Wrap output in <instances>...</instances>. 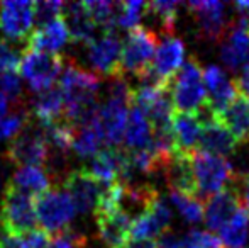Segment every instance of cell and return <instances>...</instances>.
I'll return each mask as SVG.
<instances>
[{"label":"cell","instance_id":"cell-7","mask_svg":"<svg viewBox=\"0 0 249 248\" xmlns=\"http://www.w3.org/2000/svg\"><path fill=\"white\" fill-rule=\"evenodd\" d=\"M158 48V38L153 31L138 26L127 31V38L122 43L121 72L132 73L136 78L142 75L151 66Z\"/></svg>","mask_w":249,"mask_h":248},{"label":"cell","instance_id":"cell-8","mask_svg":"<svg viewBox=\"0 0 249 248\" xmlns=\"http://www.w3.org/2000/svg\"><path fill=\"white\" fill-rule=\"evenodd\" d=\"M108 187L110 186H104L85 169L73 170L65 179V191L80 212H95Z\"/></svg>","mask_w":249,"mask_h":248},{"label":"cell","instance_id":"cell-35","mask_svg":"<svg viewBox=\"0 0 249 248\" xmlns=\"http://www.w3.org/2000/svg\"><path fill=\"white\" fill-rule=\"evenodd\" d=\"M146 10H149L154 17L161 22L166 33H171L178 19V3L177 2H164V0H156L149 2Z\"/></svg>","mask_w":249,"mask_h":248},{"label":"cell","instance_id":"cell-20","mask_svg":"<svg viewBox=\"0 0 249 248\" xmlns=\"http://www.w3.org/2000/svg\"><path fill=\"white\" fill-rule=\"evenodd\" d=\"M171 131H173L178 153L192 155L197 152L198 139L202 134V121L197 114L175 113L171 119Z\"/></svg>","mask_w":249,"mask_h":248},{"label":"cell","instance_id":"cell-41","mask_svg":"<svg viewBox=\"0 0 249 248\" xmlns=\"http://www.w3.org/2000/svg\"><path fill=\"white\" fill-rule=\"evenodd\" d=\"M236 87H237V90H239L241 95L246 97L249 100V63L244 66L241 75L236 78Z\"/></svg>","mask_w":249,"mask_h":248},{"label":"cell","instance_id":"cell-43","mask_svg":"<svg viewBox=\"0 0 249 248\" xmlns=\"http://www.w3.org/2000/svg\"><path fill=\"white\" fill-rule=\"evenodd\" d=\"M129 248H160L154 240H142V242H131Z\"/></svg>","mask_w":249,"mask_h":248},{"label":"cell","instance_id":"cell-42","mask_svg":"<svg viewBox=\"0 0 249 248\" xmlns=\"http://www.w3.org/2000/svg\"><path fill=\"white\" fill-rule=\"evenodd\" d=\"M237 187H239L241 204H243L244 211H246L249 216V175L244 177V179L241 180V184H237Z\"/></svg>","mask_w":249,"mask_h":248},{"label":"cell","instance_id":"cell-16","mask_svg":"<svg viewBox=\"0 0 249 248\" xmlns=\"http://www.w3.org/2000/svg\"><path fill=\"white\" fill-rule=\"evenodd\" d=\"M237 145L239 143L236 141V138L215 116L202 121V134L198 139L197 152L226 158L236 152Z\"/></svg>","mask_w":249,"mask_h":248},{"label":"cell","instance_id":"cell-25","mask_svg":"<svg viewBox=\"0 0 249 248\" xmlns=\"http://www.w3.org/2000/svg\"><path fill=\"white\" fill-rule=\"evenodd\" d=\"M153 124L149 123V119L146 117V114L142 113L139 107L131 106L127 116V126H125V148L127 150H146L149 148L151 141H153Z\"/></svg>","mask_w":249,"mask_h":248},{"label":"cell","instance_id":"cell-17","mask_svg":"<svg viewBox=\"0 0 249 248\" xmlns=\"http://www.w3.org/2000/svg\"><path fill=\"white\" fill-rule=\"evenodd\" d=\"M95 218L97 226H99V235L105 245L108 248H129L132 242L131 216L117 209V211L108 212H95Z\"/></svg>","mask_w":249,"mask_h":248},{"label":"cell","instance_id":"cell-23","mask_svg":"<svg viewBox=\"0 0 249 248\" xmlns=\"http://www.w3.org/2000/svg\"><path fill=\"white\" fill-rule=\"evenodd\" d=\"M31 111L44 128L65 119V99L59 87H51L43 92H37Z\"/></svg>","mask_w":249,"mask_h":248},{"label":"cell","instance_id":"cell-38","mask_svg":"<svg viewBox=\"0 0 249 248\" xmlns=\"http://www.w3.org/2000/svg\"><path fill=\"white\" fill-rule=\"evenodd\" d=\"M87 245V238L78 231L65 229L58 235L51 236V242L44 248H83Z\"/></svg>","mask_w":249,"mask_h":248},{"label":"cell","instance_id":"cell-21","mask_svg":"<svg viewBox=\"0 0 249 248\" xmlns=\"http://www.w3.org/2000/svg\"><path fill=\"white\" fill-rule=\"evenodd\" d=\"M70 39V31L65 19H59L48 22L44 26L37 27L34 33L27 38V50L44 51V53H56L66 41Z\"/></svg>","mask_w":249,"mask_h":248},{"label":"cell","instance_id":"cell-31","mask_svg":"<svg viewBox=\"0 0 249 248\" xmlns=\"http://www.w3.org/2000/svg\"><path fill=\"white\" fill-rule=\"evenodd\" d=\"M170 199L178 209L185 221L188 223H198L205 218V204L200 199L194 197V195L180 194V192L170 191Z\"/></svg>","mask_w":249,"mask_h":248},{"label":"cell","instance_id":"cell-39","mask_svg":"<svg viewBox=\"0 0 249 248\" xmlns=\"http://www.w3.org/2000/svg\"><path fill=\"white\" fill-rule=\"evenodd\" d=\"M20 65L19 51L14 50L5 39H0V73L17 72Z\"/></svg>","mask_w":249,"mask_h":248},{"label":"cell","instance_id":"cell-4","mask_svg":"<svg viewBox=\"0 0 249 248\" xmlns=\"http://www.w3.org/2000/svg\"><path fill=\"white\" fill-rule=\"evenodd\" d=\"M76 208L68 192L59 187L48 189L36 197V214L41 229L50 236L68 229V225L75 218Z\"/></svg>","mask_w":249,"mask_h":248},{"label":"cell","instance_id":"cell-34","mask_svg":"<svg viewBox=\"0 0 249 248\" xmlns=\"http://www.w3.org/2000/svg\"><path fill=\"white\" fill-rule=\"evenodd\" d=\"M146 7H148V3L139 2V0H129V2L117 3V26H121L125 31L138 27L142 10H146Z\"/></svg>","mask_w":249,"mask_h":248},{"label":"cell","instance_id":"cell-10","mask_svg":"<svg viewBox=\"0 0 249 248\" xmlns=\"http://www.w3.org/2000/svg\"><path fill=\"white\" fill-rule=\"evenodd\" d=\"M89 60L93 70L105 76L121 78V61H122V41L115 33L102 34L93 43L89 44Z\"/></svg>","mask_w":249,"mask_h":248},{"label":"cell","instance_id":"cell-24","mask_svg":"<svg viewBox=\"0 0 249 248\" xmlns=\"http://www.w3.org/2000/svg\"><path fill=\"white\" fill-rule=\"evenodd\" d=\"M217 119L229 129L239 145L249 143V100L246 97L239 94Z\"/></svg>","mask_w":249,"mask_h":248},{"label":"cell","instance_id":"cell-15","mask_svg":"<svg viewBox=\"0 0 249 248\" xmlns=\"http://www.w3.org/2000/svg\"><path fill=\"white\" fill-rule=\"evenodd\" d=\"M185 43L177 36H168L158 44L153 63L149 68L160 80L170 85V80L183 66L185 60Z\"/></svg>","mask_w":249,"mask_h":248},{"label":"cell","instance_id":"cell-45","mask_svg":"<svg viewBox=\"0 0 249 248\" xmlns=\"http://www.w3.org/2000/svg\"><path fill=\"white\" fill-rule=\"evenodd\" d=\"M5 175H7L5 167H3V163H0V186L3 184V179H5Z\"/></svg>","mask_w":249,"mask_h":248},{"label":"cell","instance_id":"cell-13","mask_svg":"<svg viewBox=\"0 0 249 248\" xmlns=\"http://www.w3.org/2000/svg\"><path fill=\"white\" fill-rule=\"evenodd\" d=\"M131 99L108 95V100L99 107V123L108 146H119L124 139Z\"/></svg>","mask_w":249,"mask_h":248},{"label":"cell","instance_id":"cell-14","mask_svg":"<svg viewBox=\"0 0 249 248\" xmlns=\"http://www.w3.org/2000/svg\"><path fill=\"white\" fill-rule=\"evenodd\" d=\"M34 24V2H0V31L10 39L22 41Z\"/></svg>","mask_w":249,"mask_h":248},{"label":"cell","instance_id":"cell-36","mask_svg":"<svg viewBox=\"0 0 249 248\" xmlns=\"http://www.w3.org/2000/svg\"><path fill=\"white\" fill-rule=\"evenodd\" d=\"M66 3L58 2V0H43V2H34V24L37 27L44 26L48 22L63 17Z\"/></svg>","mask_w":249,"mask_h":248},{"label":"cell","instance_id":"cell-29","mask_svg":"<svg viewBox=\"0 0 249 248\" xmlns=\"http://www.w3.org/2000/svg\"><path fill=\"white\" fill-rule=\"evenodd\" d=\"M44 136H46L48 148L59 155H66L70 148H73V138H75V128L68 121H59L48 128H44Z\"/></svg>","mask_w":249,"mask_h":248},{"label":"cell","instance_id":"cell-22","mask_svg":"<svg viewBox=\"0 0 249 248\" xmlns=\"http://www.w3.org/2000/svg\"><path fill=\"white\" fill-rule=\"evenodd\" d=\"M63 19H65L66 26H68L70 39L85 44H90L97 39V24L90 17L89 10L85 9V3L83 2H73L65 5Z\"/></svg>","mask_w":249,"mask_h":248},{"label":"cell","instance_id":"cell-6","mask_svg":"<svg viewBox=\"0 0 249 248\" xmlns=\"http://www.w3.org/2000/svg\"><path fill=\"white\" fill-rule=\"evenodd\" d=\"M65 68V58L59 53H44V51L26 50L20 57L19 72L29 82L31 89L43 92L53 87Z\"/></svg>","mask_w":249,"mask_h":248},{"label":"cell","instance_id":"cell-19","mask_svg":"<svg viewBox=\"0 0 249 248\" xmlns=\"http://www.w3.org/2000/svg\"><path fill=\"white\" fill-rule=\"evenodd\" d=\"M163 172L170 191L197 197V184H195L194 167H192V155L177 153L164 165Z\"/></svg>","mask_w":249,"mask_h":248},{"label":"cell","instance_id":"cell-18","mask_svg":"<svg viewBox=\"0 0 249 248\" xmlns=\"http://www.w3.org/2000/svg\"><path fill=\"white\" fill-rule=\"evenodd\" d=\"M220 60L231 72L249 63V29L234 24L220 43Z\"/></svg>","mask_w":249,"mask_h":248},{"label":"cell","instance_id":"cell-33","mask_svg":"<svg viewBox=\"0 0 249 248\" xmlns=\"http://www.w3.org/2000/svg\"><path fill=\"white\" fill-rule=\"evenodd\" d=\"M163 231V228L160 226V223L154 219V216L149 211L142 212L141 216L132 221L131 228V238L132 242H142V240H153L156 236H160Z\"/></svg>","mask_w":249,"mask_h":248},{"label":"cell","instance_id":"cell-40","mask_svg":"<svg viewBox=\"0 0 249 248\" xmlns=\"http://www.w3.org/2000/svg\"><path fill=\"white\" fill-rule=\"evenodd\" d=\"M156 243L160 248H183V236L177 235V233H173L171 229H168V231L161 233V235L158 236Z\"/></svg>","mask_w":249,"mask_h":248},{"label":"cell","instance_id":"cell-2","mask_svg":"<svg viewBox=\"0 0 249 248\" xmlns=\"http://www.w3.org/2000/svg\"><path fill=\"white\" fill-rule=\"evenodd\" d=\"M36 197L5 186L0 202V226L9 235H26L37 228Z\"/></svg>","mask_w":249,"mask_h":248},{"label":"cell","instance_id":"cell-3","mask_svg":"<svg viewBox=\"0 0 249 248\" xmlns=\"http://www.w3.org/2000/svg\"><path fill=\"white\" fill-rule=\"evenodd\" d=\"M192 167L197 184V197L203 204L237 179L232 173V165L222 156L195 152L192 153Z\"/></svg>","mask_w":249,"mask_h":248},{"label":"cell","instance_id":"cell-44","mask_svg":"<svg viewBox=\"0 0 249 248\" xmlns=\"http://www.w3.org/2000/svg\"><path fill=\"white\" fill-rule=\"evenodd\" d=\"M9 114V99L3 94H0V121Z\"/></svg>","mask_w":249,"mask_h":248},{"label":"cell","instance_id":"cell-26","mask_svg":"<svg viewBox=\"0 0 249 248\" xmlns=\"http://www.w3.org/2000/svg\"><path fill=\"white\" fill-rule=\"evenodd\" d=\"M105 136L100 128L99 116L89 123L76 126L75 128V138H73V150L76 155L83 158H93L104 150Z\"/></svg>","mask_w":249,"mask_h":248},{"label":"cell","instance_id":"cell-37","mask_svg":"<svg viewBox=\"0 0 249 248\" xmlns=\"http://www.w3.org/2000/svg\"><path fill=\"white\" fill-rule=\"evenodd\" d=\"M0 94L9 99L14 106L22 102V83L17 75V72H3L0 73Z\"/></svg>","mask_w":249,"mask_h":248},{"label":"cell","instance_id":"cell-9","mask_svg":"<svg viewBox=\"0 0 249 248\" xmlns=\"http://www.w3.org/2000/svg\"><path fill=\"white\" fill-rule=\"evenodd\" d=\"M243 209L241 204L239 187H237V179L231 186L210 197L205 202V225L210 231L220 233L231 221L234 216Z\"/></svg>","mask_w":249,"mask_h":248},{"label":"cell","instance_id":"cell-12","mask_svg":"<svg viewBox=\"0 0 249 248\" xmlns=\"http://www.w3.org/2000/svg\"><path fill=\"white\" fill-rule=\"evenodd\" d=\"M203 83L207 89V106L215 117L229 107V104L239 95L236 80H231L220 66L209 65L203 68Z\"/></svg>","mask_w":249,"mask_h":248},{"label":"cell","instance_id":"cell-32","mask_svg":"<svg viewBox=\"0 0 249 248\" xmlns=\"http://www.w3.org/2000/svg\"><path fill=\"white\" fill-rule=\"evenodd\" d=\"M50 238L51 236L41 228L20 236L2 233L0 235V248H44L50 243Z\"/></svg>","mask_w":249,"mask_h":248},{"label":"cell","instance_id":"cell-11","mask_svg":"<svg viewBox=\"0 0 249 248\" xmlns=\"http://www.w3.org/2000/svg\"><path fill=\"white\" fill-rule=\"evenodd\" d=\"M188 10L194 14L200 36L207 41H220L227 34L226 3L217 0H203V2H188Z\"/></svg>","mask_w":249,"mask_h":248},{"label":"cell","instance_id":"cell-1","mask_svg":"<svg viewBox=\"0 0 249 248\" xmlns=\"http://www.w3.org/2000/svg\"><path fill=\"white\" fill-rule=\"evenodd\" d=\"M171 100L175 113L197 114L207 104V89L203 83V68L195 57L183 63L178 73L170 80Z\"/></svg>","mask_w":249,"mask_h":248},{"label":"cell","instance_id":"cell-30","mask_svg":"<svg viewBox=\"0 0 249 248\" xmlns=\"http://www.w3.org/2000/svg\"><path fill=\"white\" fill-rule=\"evenodd\" d=\"M83 3H85V9L89 10L93 22L104 31V34L114 33L115 24H117V12H115L117 3L104 2V0H89Z\"/></svg>","mask_w":249,"mask_h":248},{"label":"cell","instance_id":"cell-27","mask_svg":"<svg viewBox=\"0 0 249 248\" xmlns=\"http://www.w3.org/2000/svg\"><path fill=\"white\" fill-rule=\"evenodd\" d=\"M7 186L31 194L34 197L44 194L48 189L53 187L50 173L43 167H20L10 175Z\"/></svg>","mask_w":249,"mask_h":248},{"label":"cell","instance_id":"cell-28","mask_svg":"<svg viewBox=\"0 0 249 248\" xmlns=\"http://www.w3.org/2000/svg\"><path fill=\"white\" fill-rule=\"evenodd\" d=\"M224 248H246L249 238V216L244 208L219 233Z\"/></svg>","mask_w":249,"mask_h":248},{"label":"cell","instance_id":"cell-5","mask_svg":"<svg viewBox=\"0 0 249 248\" xmlns=\"http://www.w3.org/2000/svg\"><path fill=\"white\" fill-rule=\"evenodd\" d=\"M5 158L17 167H43L50 160L44 131L39 126L27 123L9 141Z\"/></svg>","mask_w":249,"mask_h":248}]
</instances>
